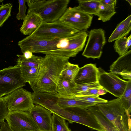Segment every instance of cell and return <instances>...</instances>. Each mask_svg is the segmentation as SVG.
I'll return each instance as SVG.
<instances>
[{
  "instance_id": "18",
  "label": "cell",
  "mask_w": 131,
  "mask_h": 131,
  "mask_svg": "<svg viewBox=\"0 0 131 131\" xmlns=\"http://www.w3.org/2000/svg\"><path fill=\"white\" fill-rule=\"evenodd\" d=\"M95 105L87 108L93 114L103 131H119L96 108Z\"/></svg>"
},
{
  "instance_id": "28",
  "label": "cell",
  "mask_w": 131,
  "mask_h": 131,
  "mask_svg": "<svg viewBox=\"0 0 131 131\" xmlns=\"http://www.w3.org/2000/svg\"><path fill=\"white\" fill-rule=\"evenodd\" d=\"M101 88H102L99 85L98 82L80 84H75L72 95L77 93L86 91L90 89Z\"/></svg>"
},
{
  "instance_id": "5",
  "label": "cell",
  "mask_w": 131,
  "mask_h": 131,
  "mask_svg": "<svg viewBox=\"0 0 131 131\" xmlns=\"http://www.w3.org/2000/svg\"><path fill=\"white\" fill-rule=\"evenodd\" d=\"M80 31L58 20L51 23L43 22L29 35L38 39L52 40L70 36Z\"/></svg>"
},
{
  "instance_id": "25",
  "label": "cell",
  "mask_w": 131,
  "mask_h": 131,
  "mask_svg": "<svg viewBox=\"0 0 131 131\" xmlns=\"http://www.w3.org/2000/svg\"><path fill=\"white\" fill-rule=\"evenodd\" d=\"M17 64L19 66L38 67L40 64L43 57L34 55L31 58L26 59L23 55L17 54Z\"/></svg>"
},
{
  "instance_id": "36",
  "label": "cell",
  "mask_w": 131,
  "mask_h": 131,
  "mask_svg": "<svg viewBox=\"0 0 131 131\" xmlns=\"http://www.w3.org/2000/svg\"><path fill=\"white\" fill-rule=\"evenodd\" d=\"M33 53L29 51H26L23 53L24 57L26 59H28L31 58L33 55Z\"/></svg>"
},
{
  "instance_id": "14",
  "label": "cell",
  "mask_w": 131,
  "mask_h": 131,
  "mask_svg": "<svg viewBox=\"0 0 131 131\" xmlns=\"http://www.w3.org/2000/svg\"><path fill=\"white\" fill-rule=\"evenodd\" d=\"M99 73L95 64H87L79 68L74 82L76 84L98 82Z\"/></svg>"
},
{
  "instance_id": "4",
  "label": "cell",
  "mask_w": 131,
  "mask_h": 131,
  "mask_svg": "<svg viewBox=\"0 0 131 131\" xmlns=\"http://www.w3.org/2000/svg\"><path fill=\"white\" fill-rule=\"evenodd\" d=\"M95 105L119 131H131V119L121 106L119 98Z\"/></svg>"
},
{
  "instance_id": "35",
  "label": "cell",
  "mask_w": 131,
  "mask_h": 131,
  "mask_svg": "<svg viewBox=\"0 0 131 131\" xmlns=\"http://www.w3.org/2000/svg\"><path fill=\"white\" fill-rule=\"evenodd\" d=\"M100 3L104 5H108L117 3L116 0H100Z\"/></svg>"
},
{
  "instance_id": "22",
  "label": "cell",
  "mask_w": 131,
  "mask_h": 131,
  "mask_svg": "<svg viewBox=\"0 0 131 131\" xmlns=\"http://www.w3.org/2000/svg\"><path fill=\"white\" fill-rule=\"evenodd\" d=\"M113 47L115 51L119 56L125 54L130 48L131 35L128 37H125L115 40Z\"/></svg>"
},
{
  "instance_id": "7",
  "label": "cell",
  "mask_w": 131,
  "mask_h": 131,
  "mask_svg": "<svg viewBox=\"0 0 131 131\" xmlns=\"http://www.w3.org/2000/svg\"><path fill=\"white\" fill-rule=\"evenodd\" d=\"M9 112H29L34 106L32 93L22 88L3 97Z\"/></svg>"
},
{
  "instance_id": "30",
  "label": "cell",
  "mask_w": 131,
  "mask_h": 131,
  "mask_svg": "<svg viewBox=\"0 0 131 131\" xmlns=\"http://www.w3.org/2000/svg\"><path fill=\"white\" fill-rule=\"evenodd\" d=\"M119 99L121 106L125 110L128 116L130 117L131 111V96L125 97L122 96L119 98Z\"/></svg>"
},
{
  "instance_id": "21",
  "label": "cell",
  "mask_w": 131,
  "mask_h": 131,
  "mask_svg": "<svg viewBox=\"0 0 131 131\" xmlns=\"http://www.w3.org/2000/svg\"><path fill=\"white\" fill-rule=\"evenodd\" d=\"M116 3H115L108 5L100 3L97 15L99 17L98 19L103 22L109 20L116 13L115 7Z\"/></svg>"
},
{
  "instance_id": "3",
  "label": "cell",
  "mask_w": 131,
  "mask_h": 131,
  "mask_svg": "<svg viewBox=\"0 0 131 131\" xmlns=\"http://www.w3.org/2000/svg\"><path fill=\"white\" fill-rule=\"evenodd\" d=\"M70 0H26L28 10L39 15L43 22L59 20L67 8Z\"/></svg>"
},
{
  "instance_id": "15",
  "label": "cell",
  "mask_w": 131,
  "mask_h": 131,
  "mask_svg": "<svg viewBox=\"0 0 131 131\" xmlns=\"http://www.w3.org/2000/svg\"><path fill=\"white\" fill-rule=\"evenodd\" d=\"M23 20L20 31L24 35L31 34L43 23L42 18L39 15L28 10Z\"/></svg>"
},
{
  "instance_id": "17",
  "label": "cell",
  "mask_w": 131,
  "mask_h": 131,
  "mask_svg": "<svg viewBox=\"0 0 131 131\" xmlns=\"http://www.w3.org/2000/svg\"><path fill=\"white\" fill-rule=\"evenodd\" d=\"M57 95L58 98L56 104L61 108L79 107L87 108L95 104L79 100L69 96H61Z\"/></svg>"
},
{
  "instance_id": "12",
  "label": "cell",
  "mask_w": 131,
  "mask_h": 131,
  "mask_svg": "<svg viewBox=\"0 0 131 131\" xmlns=\"http://www.w3.org/2000/svg\"><path fill=\"white\" fill-rule=\"evenodd\" d=\"M40 131H50L52 119V113L39 105H34L28 112Z\"/></svg>"
},
{
  "instance_id": "37",
  "label": "cell",
  "mask_w": 131,
  "mask_h": 131,
  "mask_svg": "<svg viewBox=\"0 0 131 131\" xmlns=\"http://www.w3.org/2000/svg\"><path fill=\"white\" fill-rule=\"evenodd\" d=\"M107 92L103 88H100L98 90L97 95L98 96H99L100 95H103L106 94Z\"/></svg>"
},
{
  "instance_id": "16",
  "label": "cell",
  "mask_w": 131,
  "mask_h": 131,
  "mask_svg": "<svg viewBox=\"0 0 131 131\" xmlns=\"http://www.w3.org/2000/svg\"><path fill=\"white\" fill-rule=\"evenodd\" d=\"M131 30V15L119 23L110 36L108 41L111 42L125 37Z\"/></svg>"
},
{
  "instance_id": "41",
  "label": "cell",
  "mask_w": 131,
  "mask_h": 131,
  "mask_svg": "<svg viewBox=\"0 0 131 131\" xmlns=\"http://www.w3.org/2000/svg\"></svg>"
},
{
  "instance_id": "19",
  "label": "cell",
  "mask_w": 131,
  "mask_h": 131,
  "mask_svg": "<svg viewBox=\"0 0 131 131\" xmlns=\"http://www.w3.org/2000/svg\"><path fill=\"white\" fill-rule=\"evenodd\" d=\"M75 84L60 76L56 88L57 94L64 96H71L73 94Z\"/></svg>"
},
{
  "instance_id": "40",
  "label": "cell",
  "mask_w": 131,
  "mask_h": 131,
  "mask_svg": "<svg viewBox=\"0 0 131 131\" xmlns=\"http://www.w3.org/2000/svg\"><path fill=\"white\" fill-rule=\"evenodd\" d=\"M1 122H0V129L1 127Z\"/></svg>"
},
{
  "instance_id": "10",
  "label": "cell",
  "mask_w": 131,
  "mask_h": 131,
  "mask_svg": "<svg viewBox=\"0 0 131 131\" xmlns=\"http://www.w3.org/2000/svg\"><path fill=\"white\" fill-rule=\"evenodd\" d=\"M106 43L104 30L102 29H94L90 31L86 44L82 55L87 58L99 59Z\"/></svg>"
},
{
  "instance_id": "23",
  "label": "cell",
  "mask_w": 131,
  "mask_h": 131,
  "mask_svg": "<svg viewBox=\"0 0 131 131\" xmlns=\"http://www.w3.org/2000/svg\"><path fill=\"white\" fill-rule=\"evenodd\" d=\"M79 68L78 65L72 64L68 61L65 64L61 76L74 83V79Z\"/></svg>"
},
{
  "instance_id": "38",
  "label": "cell",
  "mask_w": 131,
  "mask_h": 131,
  "mask_svg": "<svg viewBox=\"0 0 131 131\" xmlns=\"http://www.w3.org/2000/svg\"><path fill=\"white\" fill-rule=\"evenodd\" d=\"M126 1L129 4L130 6H131V0H126Z\"/></svg>"
},
{
  "instance_id": "13",
  "label": "cell",
  "mask_w": 131,
  "mask_h": 131,
  "mask_svg": "<svg viewBox=\"0 0 131 131\" xmlns=\"http://www.w3.org/2000/svg\"><path fill=\"white\" fill-rule=\"evenodd\" d=\"M110 72L121 75L123 78L131 80V50L119 56L110 67Z\"/></svg>"
},
{
  "instance_id": "24",
  "label": "cell",
  "mask_w": 131,
  "mask_h": 131,
  "mask_svg": "<svg viewBox=\"0 0 131 131\" xmlns=\"http://www.w3.org/2000/svg\"><path fill=\"white\" fill-rule=\"evenodd\" d=\"M22 77L26 82L31 86L35 81L38 71L39 67H28L20 66Z\"/></svg>"
},
{
  "instance_id": "8",
  "label": "cell",
  "mask_w": 131,
  "mask_h": 131,
  "mask_svg": "<svg viewBox=\"0 0 131 131\" xmlns=\"http://www.w3.org/2000/svg\"><path fill=\"white\" fill-rule=\"evenodd\" d=\"M93 18L77 6L67 8L59 20L80 31H85L90 26Z\"/></svg>"
},
{
  "instance_id": "9",
  "label": "cell",
  "mask_w": 131,
  "mask_h": 131,
  "mask_svg": "<svg viewBox=\"0 0 131 131\" xmlns=\"http://www.w3.org/2000/svg\"><path fill=\"white\" fill-rule=\"evenodd\" d=\"M5 119L13 131H40L28 112H9Z\"/></svg>"
},
{
  "instance_id": "33",
  "label": "cell",
  "mask_w": 131,
  "mask_h": 131,
  "mask_svg": "<svg viewBox=\"0 0 131 131\" xmlns=\"http://www.w3.org/2000/svg\"><path fill=\"white\" fill-rule=\"evenodd\" d=\"M100 89V88L90 89L85 92L77 93L70 97L74 96H92L99 97L98 96L97 94L98 90Z\"/></svg>"
},
{
  "instance_id": "39",
  "label": "cell",
  "mask_w": 131,
  "mask_h": 131,
  "mask_svg": "<svg viewBox=\"0 0 131 131\" xmlns=\"http://www.w3.org/2000/svg\"><path fill=\"white\" fill-rule=\"evenodd\" d=\"M3 0H0V3H2L3 2ZM1 5H0V7L1 6Z\"/></svg>"
},
{
  "instance_id": "20",
  "label": "cell",
  "mask_w": 131,
  "mask_h": 131,
  "mask_svg": "<svg viewBox=\"0 0 131 131\" xmlns=\"http://www.w3.org/2000/svg\"><path fill=\"white\" fill-rule=\"evenodd\" d=\"M77 8L85 13L97 16L100 0H78Z\"/></svg>"
},
{
  "instance_id": "2",
  "label": "cell",
  "mask_w": 131,
  "mask_h": 131,
  "mask_svg": "<svg viewBox=\"0 0 131 131\" xmlns=\"http://www.w3.org/2000/svg\"><path fill=\"white\" fill-rule=\"evenodd\" d=\"M45 108L52 113L59 115L70 123H76L97 131H103L93 114L87 108L73 107L63 108L55 102L46 105Z\"/></svg>"
},
{
  "instance_id": "1",
  "label": "cell",
  "mask_w": 131,
  "mask_h": 131,
  "mask_svg": "<svg viewBox=\"0 0 131 131\" xmlns=\"http://www.w3.org/2000/svg\"><path fill=\"white\" fill-rule=\"evenodd\" d=\"M69 58L57 55L46 54L39 67L36 79L30 86L34 92L56 94L57 85L61 72Z\"/></svg>"
},
{
  "instance_id": "26",
  "label": "cell",
  "mask_w": 131,
  "mask_h": 131,
  "mask_svg": "<svg viewBox=\"0 0 131 131\" xmlns=\"http://www.w3.org/2000/svg\"><path fill=\"white\" fill-rule=\"evenodd\" d=\"M52 114L50 131H72L64 118L54 113Z\"/></svg>"
},
{
  "instance_id": "29",
  "label": "cell",
  "mask_w": 131,
  "mask_h": 131,
  "mask_svg": "<svg viewBox=\"0 0 131 131\" xmlns=\"http://www.w3.org/2000/svg\"><path fill=\"white\" fill-rule=\"evenodd\" d=\"M69 97L81 101L94 104L105 102L108 101L96 96H74Z\"/></svg>"
},
{
  "instance_id": "31",
  "label": "cell",
  "mask_w": 131,
  "mask_h": 131,
  "mask_svg": "<svg viewBox=\"0 0 131 131\" xmlns=\"http://www.w3.org/2000/svg\"><path fill=\"white\" fill-rule=\"evenodd\" d=\"M18 2L19 5L18 12L16 18L18 20H24L26 16V13L27 8L26 5V0H19Z\"/></svg>"
},
{
  "instance_id": "11",
  "label": "cell",
  "mask_w": 131,
  "mask_h": 131,
  "mask_svg": "<svg viewBox=\"0 0 131 131\" xmlns=\"http://www.w3.org/2000/svg\"><path fill=\"white\" fill-rule=\"evenodd\" d=\"M99 73L98 82L102 88L113 95L120 98L123 94L128 81L119 78L111 72L102 71Z\"/></svg>"
},
{
  "instance_id": "27",
  "label": "cell",
  "mask_w": 131,
  "mask_h": 131,
  "mask_svg": "<svg viewBox=\"0 0 131 131\" xmlns=\"http://www.w3.org/2000/svg\"><path fill=\"white\" fill-rule=\"evenodd\" d=\"M13 6L11 3H7L1 5L0 7V28L11 16Z\"/></svg>"
},
{
  "instance_id": "34",
  "label": "cell",
  "mask_w": 131,
  "mask_h": 131,
  "mask_svg": "<svg viewBox=\"0 0 131 131\" xmlns=\"http://www.w3.org/2000/svg\"><path fill=\"white\" fill-rule=\"evenodd\" d=\"M1 123L0 131H13L7 123L3 121Z\"/></svg>"
},
{
  "instance_id": "32",
  "label": "cell",
  "mask_w": 131,
  "mask_h": 131,
  "mask_svg": "<svg viewBox=\"0 0 131 131\" xmlns=\"http://www.w3.org/2000/svg\"><path fill=\"white\" fill-rule=\"evenodd\" d=\"M9 111L3 97H0V122L4 121Z\"/></svg>"
},
{
  "instance_id": "6",
  "label": "cell",
  "mask_w": 131,
  "mask_h": 131,
  "mask_svg": "<svg viewBox=\"0 0 131 131\" xmlns=\"http://www.w3.org/2000/svg\"><path fill=\"white\" fill-rule=\"evenodd\" d=\"M20 67L17 64L0 70V97L24 86Z\"/></svg>"
}]
</instances>
